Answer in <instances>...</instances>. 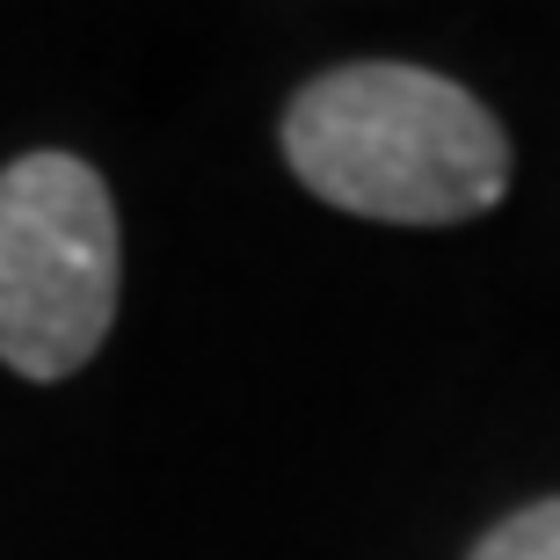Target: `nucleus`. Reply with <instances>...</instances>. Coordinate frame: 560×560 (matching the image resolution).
Segmentation results:
<instances>
[{
	"label": "nucleus",
	"mask_w": 560,
	"mask_h": 560,
	"mask_svg": "<svg viewBox=\"0 0 560 560\" xmlns=\"http://www.w3.org/2000/svg\"><path fill=\"white\" fill-rule=\"evenodd\" d=\"M466 560H560V495L510 510L495 532H480V546Z\"/></svg>",
	"instance_id": "nucleus-3"
},
{
	"label": "nucleus",
	"mask_w": 560,
	"mask_h": 560,
	"mask_svg": "<svg viewBox=\"0 0 560 560\" xmlns=\"http://www.w3.org/2000/svg\"><path fill=\"white\" fill-rule=\"evenodd\" d=\"M284 161L320 205L378 226H466L510 197V131L430 66L357 59L284 109Z\"/></svg>",
	"instance_id": "nucleus-1"
},
{
	"label": "nucleus",
	"mask_w": 560,
	"mask_h": 560,
	"mask_svg": "<svg viewBox=\"0 0 560 560\" xmlns=\"http://www.w3.org/2000/svg\"><path fill=\"white\" fill-rule=\"evenodd\" d=\"M125 291V233L109 183L81 153L37 145L0 167V364L73 378L109 342Z\"/></svg>",
	"instance_id": "nucleus-2"
}]
</instances>
